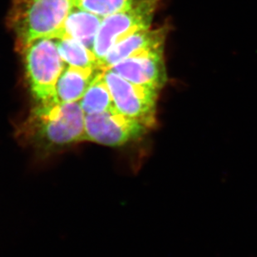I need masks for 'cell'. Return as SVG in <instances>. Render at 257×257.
I'll use <instances>...</instances> for the list:
<instances>
[{"label": "cell", "mask_w": 257, "mask_h": 257, "mask_svg": "<svg viewBox=\"0 0 257 257\" xmlns=\"http://www.w3.org/2000/svg\"><path fill=\"white\" fill-rule=\"evenodd\" d=\"M16 136L40 151L86 141L85 114L79 102L37 104L16 128Z\"/></svg>", "instance_id": "cell-1"}, {"label": "cell", "mask_w": 257, "mask_h": 257, "mask_svg": "<svg viewBox=\"0 0 257 257\" xmlns=\"http://www.w3.org/2000/svg\"><path fill=\"white\" fill-rule=\"evenodd\" d=\"M73 8L72 0H12L6 23L20 54L35 40L55 39Z\"/></svg>", "instance_id": "cell-2"}, {"label": "cell", "mask_w": 257, "mask_h": 257, "mask_svg": "<svg viewBox=\"0 0 257 257\" xmlns=\"http://www.w3.org/2000/svg\"><path fill=\"white\" fill-rule=\"evenodd\" d=\"M30 91L38 104L58 101L56 84L66 64L60 57L55 39L43 38L22 52Z\"/></svg>", "instance_id": "cell-3"}, {"label": "cell", "mask_w": 257, "mask_h": 257, "mask_svg": "<svg viewBox=\"0 0 257 257\" xmlns=\"http://www.w3.org/2000/svg\"><path fill=\"white\" fill-rule=\"evenodd\" d=\"M162 0H137L128 10L103 18L93 46L99 61L114 45L135 33L151 28Z\"/></svg>", "instance_id": "cell-4"}, {"label": "cell", "mask_w": 257, "mask_h": 257, "mask_svg": "<svg viewBox=\"0 0 257 257\" xmlns=\"http://www.w3.org/2000/svg\"><path fill=\"white\" fill-rule=\"evenodd\" d=\"M104 76L117 110L141 122L147 128H152L156 124V104L160 90L134 84L111 69H104Z\"/></svg>", "instance_id": "cell-5"}, {"label": "cell", "mask_w": 257, "mask_h": 257, "mask_svg": "<svg viewBox=\"0 0 257 257\" xmlns=\"http://www.w3.org/2000/svg\"><path fill=\"white\" fill-rule=\"evenodd\" d=\"M148 128L121 114L115 107L99 114L85 115V137L107 146H120L141 138Z\"/></svg>", "instance_id": "cell-6"}, {"label": "cell", "mask_w": 257, "mask_h": 257, "mask_svg": "<svg viewBox=\"0 0 257 257\" xmlns=\"http://www.w3.org/2000/svg\"><path fill=\"white\" fill-rule=\"evenodd\" d=\"M169 30L168 25H164L157 29L149 28L130 35L109 50L99 61V66L103 69H109L128 58L163 53Z\"/></svg>", "instance_id": "cell-7"}, {"label": "cell", "mask_w": 257, "mask_h": 257, "mask_svg": "<svg viewBox=\"0 0 257 257\" xmlns=\"http://www.w3.org/2000/svg\"><path fill=\"white\" fill-rule=\"evenodd\" d=\"M109 69L134 84L157 90H161L168 79L163 53L128 58Z\"/></svg>", "instance_id": "cell-8"}, {"label": "cell", "mask_w": 257, "mask_h": 257, "mask_svg": "<svg viewBox=\"0 0 257 257\" xmlns=\"http://www.w3.org/2000/svg\"><path fill=\"white\" fill-rule=\"evenodd\" d=\"M103 18L85 10L73 7L55 40L71 39L93 50Z\"/></svg>", "instance_id": "cell-9"}, {"label": "cell", "mask_w": 257, "mask_h": 257, "mask_svg": "<svg viewBox=\"0 0 257 257\" xmlns=\"http://www.w3.org/2000/svg\"><path fill=\"white\" fill-rule=\"evenodd\" d=\"M99 69H84L66 64L56 84L58 101L79 102Z\"/></svg>", "instance_id": "cell-10"}, {"label": "cell", "mask_w": 257, "mask_h": 257, "mask_svg": "<svg viewBox=\"0 0 257 257\" xmlns=\"http://www.w3.org/2000/svg\"><path fill=\"white\" fill-rule=\"evenodd\" d=\"M104 69H99L88 87L79 104L85 115L99 114L114 106L111 94L104 76Z\"/></svg>", "instance_id": "cell-11"}, {"label": "cell", "mask_w": 257, "mask_h": 257, "mask_svg": "<svg viewBox=\"0 0 257 257\" xmlns=\"http://www.w3.org/2000/svg\"><path fill=\"white\" fill-rule=\"evenodd\" d=\"M58 50L63 61L68 65L84 69H101L93 50L82 43L71 39L56 40Z\"/></svg>", "instance_id": "cell-12"}, {"label": "cell", "mask_w": 257, "mask_h": 257, "mask_svg": "<svg viewBox=\"0 0 257 257\" xmlns=\"http://www.w3.org/2000/svg\"><path fill=\"white\" fill-rule=\"evenodd\" d=\"M73 7L104 18L132 7L137 0H72Z\"/></svg>", "instance_id": "cell-13"}]
</instances>
